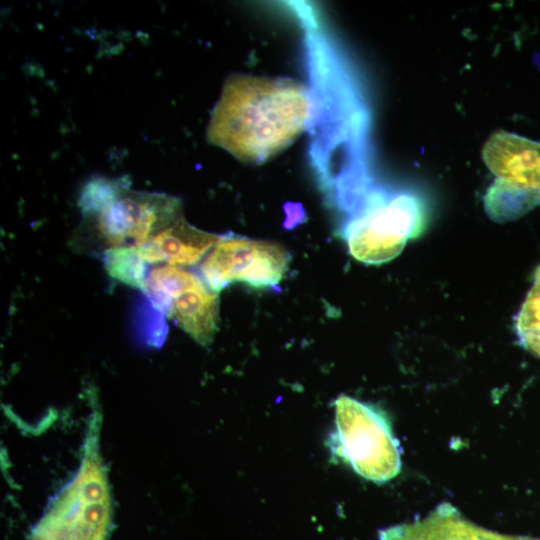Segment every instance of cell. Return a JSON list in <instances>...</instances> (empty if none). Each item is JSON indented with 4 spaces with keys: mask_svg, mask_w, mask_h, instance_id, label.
Segmentation results:
<instances>
[{
    "mask_svg": "<svg viewBox=\"0 0 540 540\" xmlns=\"http://www.w3.org/2000/svg\"><path fill=\"white\" fill-rule=\"evenodd\" d=\"M310 108L307 89L293 79L235 74L223 85L206 137L240 162L261 164L304 131Z\"/></svg>",
    "mask_w": 540,
    "mask_h": 540,
    "instance_id": "obj_1",
    "label": "cell"
},
{
    "mask_svg": "<svg viewBox=\"0 0 540 540\" xmlns=\"http://www.w3.org/2000/svg\"><path fill=\"white\" fill-rule=\"evenodd\" d=\"M82 229L107 248L141 246L177 221L181 200L164 193L131 189L124 179L88 181L80 192Z\"/></svg>",
    "mask_w": 540,
    "mask_h": 540,
    "instance_id": "obj_2",
    "label": "cell"
},
{
    "mask_svg": "<svg viewBox=\"0 0 540 540\" xmlns=\"http://www.w3.org/2000/svg\"><path fill=\"white\" fill-rule=\"evenodd\" d=\"M99 415L91 418L81 465L30 533V540H108L112 507L99 452Z\"/></svg>",
    "mask_w": 540,
    "mask_h": 540,
    "instance_id": "obj_3",
    "label": "cell"
},
{
    "mask_svg": "<svg viewBox=\"0 0 540 540\" xmlns=\"http://www.w3.org/2000/svg\"><path fill=\"white\" fill-rule=\"evenodd\" d=\"M335 429L328 438L332 455L376 484L401 470L399 443L390 422L373 405L341 394L334 401Z\"/></svg>",
    "mask_w": 540,
    "mask_h": 540,
    "instance_id": "obj_4",
    "label": "cell"
},
{
    "mask_svg": "<svg viewBox=\"0 0 540 540\" xmlns=\"http://www.w3.org/2000/svg\"><path fill=\"white\" fill-rule=\"evenodd\" d=\"M424 223V207L415 195L375 191L344 224L341 236L356 260L378 265L399 255Z\"/></svg>",
    "mask_w": 540,
    "mask_h": 540,
    "instance_id": "obj_5",
    "label": "cell"
},
{
    "mask_svg": "<svg viewBox=\"0 0 540 540\" xmlns=\"http://www.w3.org/2000/svg\"><path fill=\"white\" fill-rule=\"evenodd\" d=\"M290 263L287 250L270 241L223 236L199 267L203 282L219 293L233 282L276 287Z\"/></svg>",
    "mask_w": 540,
    "mask_h": 540,
    "instance_id": "obj_6",
    "label": "cell"
},
{
    "mask_svg": "<svg viewBox=\"0 0 540 540\" xmlns=\"http://www.w3.org/2000/svg\"><path fill=\"white\" fill-rule=\"evenodd\" d=\"M381 540H540L489 530L466 518L448 502L439 504L427 516L384 529Z\"/></svg>",
    "mask_w": 540,
    "mask_h": 540,
    "instance_id": "obj_7",
    "label": "cell"
},
{
    "mask_svg": "<svg viewBox=\"0 0 540 540\" xmlns=\"http://www.w3.org/2000/svg\"><path fill=\"white\" fill-rule=\"evenodd\" d=\"M482 157L498 179L540 193V142L498 131L486 141Z\"/></svg>",
    "mask_w": 540,
    "mask_h": 540,
    "instance_id": "obj_8",
    "label": "cell"
},
{
    "mask_svg": "<svg viewBox=\"0 0 540 540\" xmlns=\"http://www.w3.org/2000/svg\"><path fill=\"white\" fill-rule=\"evenodd\" d=\"M222 238L192 226L182 216L137 247L147 263L189 266L198 263Z\"/></svg>",
    "mask_w": 540,
    "mask_h": 540,
    "instance_id": "obj_9",
    "label": "cell"
},
{
    "mask_svg": "<svg viewBox=\"0 0 540 540\" xmlns=\"http://www.w3.org/2000/svg\"><path fill=\"white\" fill-rule=\"evenodd\" d=\"M166 317L197 343L208 346L219 329V295L201 281L173 299Z\"/></svg>",
    "mask_w": 540,
    "mask_h": 540,
    "instance_id": "obj_10",
    "label": "cell"
},
{
    "mask_svg": "<svg viewBox=\"0 0 540 540\" xmlns=\"http://www.w3.org/2000/svg\"><path fill=\"white\" fill-rule=\"evenodd\" d=\"M201 280L194 273L183 268L163 265L153 268L146 277L143 292L154 309L166 316L173 299L183 290Z\"/></svg>",
    "mask_w": 540,
    "mask_h": 540,
    "instance_id": "obj_11",
    "label": "cell"
},
{
    "mask_svg": "<svg viewBox=\"0 0 540 540\" xmlns=\"http://www.w3.org/2000/svg\"><path fill=\"white\" fill-rule=\"evenodd\" d=\"M540 203V193L496 179L485 196V208L491 218L504 222L516 219Z\"/></svg>",
    "mask_w": 540,
    "mask_h": 540,
    "instance_id": "obj_12",
    "label": "cell"
},
{
    "mask_svg": "<svg viewBox=\"0 0 540 540\" xmlns=\"http://www.w3.org/2000/svg\"><path fill=\"white\" fill-rule=\"evenodd\" d=\"M102 260L108 275L125 285L143 290L147 277V262L137 246L108 248Z\"/></svg>",
    "mask_w": 540,
    "mask_h": 540,
    "instance_id": "obj_13",
    "label": "cell"
},
{
    "mask_svg": "<svg viewBox=\"0 0 540 540\" xmlns=\"http://www.w3.org/2000/svg\"><path fill=\"white\" fill-rule=\"evenodd\" d=\"M515 331L521 346L540 358V266L515 317Z\"/></svg>",
    "mask_w": 540,
    "mask_h": 540,
    "instance_id": "obj_14",
    "label": "cell"
}]
</instances>
